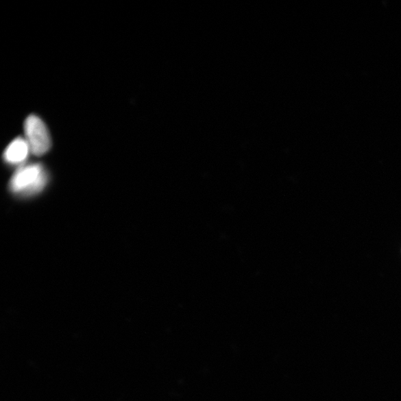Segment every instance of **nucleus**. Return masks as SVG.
<instances>
[{
	"label": "nucleus",
	"instance_id": "f257e3e1",
	"mask_svg": "<svg viewBox=\"0 0 401 401\" xmlns=\"http://www.w3.org/2000/svg\"><path fill=\"white\" fill-rule=\"evenodd\" d=\"M47 182L48 175L43 167L34 164L17 169L12 178L9 187L15 194L31 196L42 191Z\"/></svg>",
	"mask_w": 401,
	"mask_h": 401
},
{
	"label": "nucleus",
	"instance_id": "f03ea898",
	"mask_svg": "<svg viewBox=\"0 0 401 401\" xmlns=\"http://www.w3.org/2000/svg\"><path fill=\"white\" fill-rule=\"evenodd\" d=\"M25 139L28 143L31 153L42 156L51 148V141L46 124L36 115H30L24 123Z\"/></svg>",
	"mask_w": 401,
	"mask_h": 401
},
{
	"label": "nucleus",
	"instance_id": "7ed1b4c3",
	"mask_svg": "<svg viewBox=\"0 0 401 401\" xmlns=\"http://www.w3.org/2000/svg\"><path fill=\"white\" fill-rule=\"evenodd\" d=\"M30 147L26 140L23 138H16L5 150L4 159L12 165L23 164L30 154Z\"/></svg>",
	"mask_w": 401,
	"mask_h": 401
}]
</instances>
